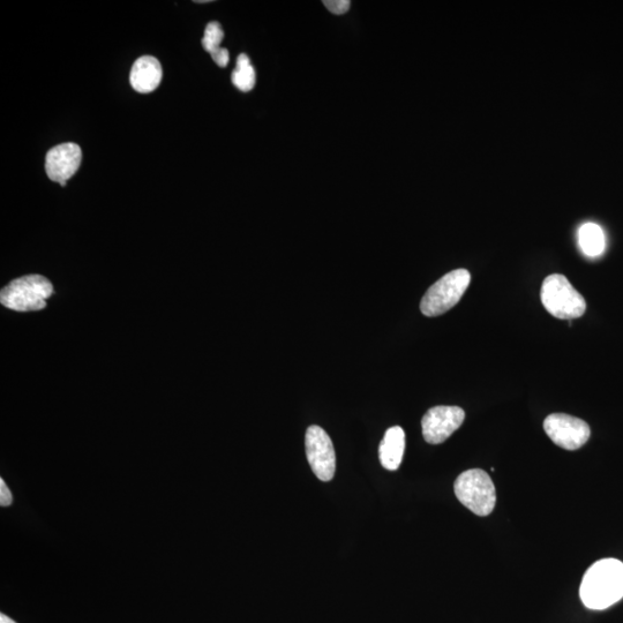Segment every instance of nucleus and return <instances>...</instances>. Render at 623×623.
<instances>
[{"mask_svg":"<svg viewBox=\"0 0 623 623\" xmlns=\"http://www.w3.org/2000/svg\"><path fill=\"white\" fill-rule=\"evenodd\" d=\"M582 602L590 610L609 609L623 598V564L617 559H603L585 573L580 588Z\"/></svg>","mask_w":623,"mask_h":623,"instance_id":"1","label":"nucleus"},{"mask_svg":"<svg viewBox=\"0 0 623 623\" xmlns=\"http://www.w3.org/2000/svg\"><path fill=\"white\" fill-rule=\"evenodd\" d=\"M52 295L51 282L42 275L32 274L7 284L0 292V303L15 312L41 311Z\"/></svg>","mask_w":623,"mask_h":623,"instance_id":"2","label":"nucleus"},{"mask_svg":"<svg viewBox=\"0 0 623 623\" xmlns=\"http://www.w3.org/2000/svg\"><path fill=\"white\" fill-rule=\"evenodd\" d=\"M540 298L547 312L561 320L581 318L587 310L584 297L564 275L553 274L546 277Z\"/></svg>","mask_w":623,"mask_h":623,"instance_id":"3","label":"nucleus"},{"mask_svg":"<svg viewBox=\"0 0 623 623\" xmlns=\"http://www.w3.org/2000/svg\"><path fill=\"white\" fill-rule=\"evenodd\" d=\"M471 282L467 269H456L446 274L427 290L420 303V311L426 317H439L460 302Z\"/></svg>","mask_w":623,"mask_h":623,"instance_id":"4","label":"nucleus"},{"mask_svg":"<svg viewBox=\"0 0 623 623\" xmlns=\"http://www.w3.org/2000/svg\"><path fill=\"white\" fill-rule=\"evenodd\" d=\"M454 490L462 505L478 516H487L493 512L497 494L492 479L482 469L463 472L456 479Z\"/></svg>","mask_w":623,"mask_h":623,"instance_id":"5","label":"nucleus"},{"mask_svg":"<svg viewBox=\"0 0 623 623\" xmlns=\"http://www.w3.org/2000/svg\"><path fill=\"white\" fill-rule=\"evenodd\" d=\"M307 461L314 475L322 482H330L335 476L336 455L332 439L320 426H310L305 435Z\"/></svg>","mask_w":623,"mask_h":623,"instance_id":"6","label":"nucleus"},{"mask_svg":"<svg viewBox=\"0 0 623 623\" xmlns=\"http://www.w3.org/2000/svg\"><path fill=\"white\" fill-rule=\"evenodd\" d=\"M544 430L555 445L566 450H576L587 444L591 430L580 418L566 414H553L545 419Z\"/></svg>","mask_w":623,"mask_h":623,"instance_id":"7","label":"nucleus"},{"mask_svg":"<svg viewBox=\"0 0 623 623\" xmlns=\"http://www.w3.org/2000/svg\"><path fill=\"white\" fill-rule=\"evenodd\" d=\"M464 419L465 412L459 407H434L422 420L424 439L431 445H440L460 429Z\"/></svg>","mask_w":623,"mask_h":623,"instance_id":"8","label":"nucleus"},{"mask_svg":"<svg viewBox=\"0 0 623 623\" xmlns=\"http://www.w3.org/2000/svg\"><path fill=\"white\" fill-rule=\"evenodd\" d=\"M82 160L81 148L73 142L58 145L49 150L45 157V172L52 182L65 187L77 174Z\"/></svg>","mask_w":623,"mask_h":623,"instance_id":"9","label":"nucleus"},{"mask_svg":"<svg viewBox=\"0 0 623 623\" xmlns=\"http://www.w3.org/2000/svg\"><path fill=\"white\" fill-rule=\"evenodd\" d=\"M163 77L162 66L155 57H140L134 63L130 82L135 92L148 94L160 86Z\"/></svg>","mask_w":623,"mask_h":623,"instance_id":"10","label":"nucleus"},{"mask_svg":"<svg viewBox=\"0 0 623 623\" xmlns=\"http://www.w3.org/2000/svg\"><path fill=\"white\" fill-rule=\"evenodd\" d=\"M405 449V433L400 426L390 427L379 447L382 467L389 471L400 468Z\"/></svg>","mask_w":623,"mask_h":623,"instance_id":"11","label":"nucleus"},{"mask_svg":"<svg viewBox=\"0 0 623 623\" xmlns=\"http://www.w3.org/2000/svg\"><path fill=\"white\" fill-rule=\"evenodd\" d=\"M579 244L582 252L589 258L602 255L606 247V238L602 228L596 223H585L579 230Z\"/></svg>","mask_w":623,"mask_h":623,"instance_id":"12","label":"nucleus"},{"mask_svg":"<svg viewBox=\"0 0 623 623\" xmlns=\"http://www.w3.org/2000/svg\"><path fill=\"white\" fill-rule=\"evenodd\" d=\"M231 80L240 92H251L255 86V70L249 56L245 54L238 56L236 70L232 72Z\"/></svg>","mask_w":623,"mask_h":623,"instance_id":"13","label":"nucleus"},{"mask_svg":"<svg viewBox=\"0 0 623 623\" xmlns=\"http://www.w3.org/2000/svg\"><path fill=\"white\" fill-rule=\"evenodd\" d=\"M224 39V32L219 22H209L206 27L204 39H202V47L212 54L216 49L221 48Z\"/></svg>","mask_w":623,"mask_h":623,"instance_id":"14","label":"nucleus"},{"mask_svg":"<svg viewBox=\"0 0 623 623\" xmlns=\"http://www.w3.org/2000/svg\"><path fill=\"white\" fill-rule=\"evenodd\" d=\"M327 10L336 15H342L350 10V0H325Z\"/></svg>","mask_w":623,"mask_h":623,"instance_id":"15","label":"nucleus"},{"mask_svg":"<svg viewBox=\"0 0 623 623\" xmlns=\"http://www.w3.org/2000/svg\"><path fill=\"white\" fill-rule=\"evenodd\" d=\"M210 56H212L215 64L222 67V69H224V67H227L229 64L230 55L227 49H216L212 52V54H210Z\"/></svg>","mask_w":623,"mask_h":623,"instance_id":"16","label":"nucleus"},{"mask_svg":"<svg viewBox=\"0 0 623 623\" xmlns=\"http://www.w3.org/2000/svg\"><path fill=\"white\" fill-rule=\"evenodd\" d=\"M12 502L13 495L9 486L6 485L3 478H0V505H2V507H9L12 505Z\"/></svg>","mask_w":623,"mask_h":623,"instance_id":"17","label":"nucleus"},{"mask_svg":"<svg viewBox=\"0 0 623 623\" xmlns=\"http://www.w3.org/2000/svg\"><path fill=\"white\" fill-rule=\"evenodd\" d=\"M0 623H17L11 618L7 617L4 613L0 614Z\"/></svg>","mask_w":623,"mask_h":623,"instance_id":"18","label":"nucleus"}]
</instances>
